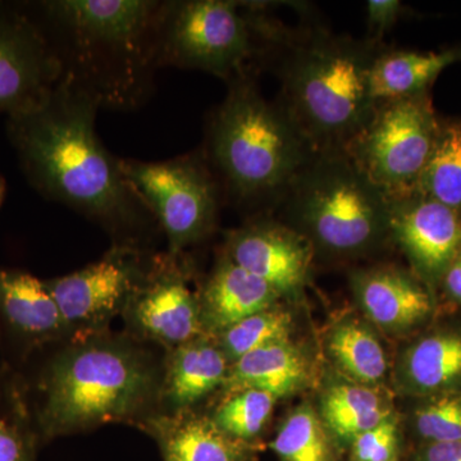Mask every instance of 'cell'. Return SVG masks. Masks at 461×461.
I'll list each match as a JSON object with an SVG mask.
<instances>
[{
	"instance_id": "6",
	"label": "cell",
	"mask_w": 461,
	"mask_h": 461,
	"mask_svg": "<svg viewBox=\"0 0 461 461\" xmlns=\"http://www.w3.org/2000/svg\"><path fill=\"white\" fill-rule=\"evenodd\" d=\"M281 202L291 229L332 256H357L390 233L386 194L345 153L315 154Z\"/></svg>"
},
{
	"instance_id": "33",
	"label": "cell",
	"mask_w": 461,
	"mask_h": 461,
	"mask_svg": "<svg viewBox=\"0 0 461 461\" xmlns=\"http://www.w3.org/2000/svg\"><path fill=\"white\" fill-rule=\"evenodd\" d=\"M417 461H461V439L444 444H427Z\"/></svg>"
},
{
	"instance_id": "1",
	"label": "cell",
	"mask_w": 461,
	"mask_h": 461,
	"mask_svg": "<svg viewBox=\"0 0 461 461\" xmlns=\"http://www.w3.org/2000/svg\"><path fill=\"white\" fill-rule=\"evenodd\" d=\"M98 103L59 81L41 102L8 115L7 135L23 175L45 199L68 206L118 236L139 244L144 230H160L96 133Z\"/></svg>"
},
{
	"instance_id": "28",
	"label": "cell",
	"mask_w": 461,
	"mask_h": 461,
	"mask_svg": "<svg viewBox=\"0 0 461 461\" xmlns=\"http://www.w3.org/2000/svg\"><path fill=\"white\" fill-rule=\"evenodd\" d=\"M290 327V314L272 306L222 330L218 346L232 364L257 348L284 341L287 339Z\"/></svg>"
},
{
	"instance_id": "16",
	"label": "cell",
	"mask_w": 461,
	"mask_h": 461,
	"mask_svg": "<svg viewBox=\"0 0 461 461\" xmlns=\"http://www.w3.org/2000/svg\"><path fill=\"white\" fill-rule=\"evenodd\" d=\"M354 287L366 313L384 329H411L432 311V299L426 287L393 267L357 273Z\"/></svg>"
},
{
	"instance_id": "22",
	"label": "cell",
	"mask_w": 461,
	"mask_h": 461,
	"mask_svg": "<svg viewBox=\"0 0 461 461\" xmlns=\"http://www.w3.org/2000/svg\"><path fill=\"white\" fill-rule=\"evenodd\" d=\"M403 375L418 393H459L461 330H438L418 339L405 355Z\"/></svg>"
},
{
	"instance_id": "31",
	"label": "cell",
	"mask_w": 461,
	"mask_h": 461,
	"mask_svg": "<svg viewBox=\"0 0 461 461\" xmlns=\"http://www.w3.org/2000/svg\"><path fill=\"white\" fill-rule=\"evenodd\" d=\"M399 438L395 421H382L353 439L355 461H396Z\"/></svg>"
},
{
	"instance_id": "27",
	"label": "cell",
	"mask_w": 461,
	"mask_h": 461,
	"mask_svg": "<svg viewBox=\"0 0 461 461\" xmlns=\"http://www.w3.org/2000/svg\"><path fill=\"white\" fill-rule=\"evenodd\" d=\"M281 461H330L332 447L323 424L311 408L290 415L272 442Z\"/></svg>"
},
{
	"instance_id": "32",
	"label": "cell",
	"mask_w": 461,
	"mask_h": 461,
	"mask_svg": "<svg viewBox=\"0 0 461 461\" xmlns=\"http://www.w3.org/2000/svg\"><path fill=\"white\" fill-rule=\"evenodd\" d=\"M366 26L372 36L381 41L384 33L390 32L402 16L403 5L399 0H371L366 5Z\"/></svg>"
},
{
	"instance_id": "17",
	"label": "cell",
	"mask_w": 461,
	"mask_h": 461,
	"mask_svg": "<svg viewBox=\"0 0 461 461\" xmlns=\"http://www.w3.org/2000/svg\"><path fill=\"white\" fill-rule=\"evenodd\" d=\"M278 296L268 284L224 256L199 297L203 330L220 335L232 324L272 308Z\"/></svg>"
},
{
	"instance_id": "9",
	"label": "cell",
	"mask_w": 461,
	"mask_h": 461,
	"mask_svg": "<svg viewBox=\"0 0 461 461\" xmlns=\"http://www.w3.org/2000/svg\"><path fill=\"white\" fill-rule=\"evenodd\" d=\"M439 120L429 93L377 103L375 114L344 153L387 198L417 190Z\"/></svg>"
},
{
	"instance_id": "13",
	"label": "cell",
	"mask_w": 461,
	"mask_h": 461,
	"mask_svg": "<svg viewBox=\"0 0 461 461\" xmlns=\"http://www.w3.org/2000/svg\"><path fill=\"white\" fill-rule=\"evenodd\" d=\"M388 217L391 235L418 272L441 281L461 250V212L412 191L388 198Z\"/></svg>"
},
{
	"instance_id": "2",
	"label": "cell",
	"mask_w": 461,
	"mask_h": 461,
	"mask_svg": "<svg viewBox=\"0 0 461 461\" xmlns=\"http://www.w3.org/2000/svg\"><path fill=\"white\" fill-rule=\"evenodd\" d=\"M162 0L23 2L47 39L60 80L100 109L132 112L153 95Z\"/></svg>"
},
{
	"instance_id": "14",
	"label": "cell",
	"mask_w": 461,
	"mask_h": 461,
	"mask_svg": "<svg viewBox=\"0 0 461 461\" xmlns=\"http://www.w3.org/2000/svg\"><path fill=\"white\" fill-rule=\"evenodd\" d=\"M224 256L286 295L305 284L313 249L290 226L256 220L230 233Z\"/></svg>"
},
{
	"instance_id": "34",
	"label": "cell",
	"mask_w": 461,
	"mask_h": 461,
	"mask_svg": "<svg viewBox=\"0 0 461 461\" xmlns=\"http://www.w3.org/2000/svg\"><path fill=\"white\" fill-rule=\"evenodd\" d=\"M446 293L461 303V250L446 269L441 278Z\"/></svg>"
},
{
	"instance_id": "26",
	"label": "cell",
	"mask_w": 461,
	"mask_h": 461,
	"mask_svg": "<svg viewBox=\"0 0 461 461\" xmlns=\"http://www.w3.org/2000/svg\"><path fill=\"white\" fill-rule=\"evenodd\" d=\"M330 351L342 371L363 384H375L386 373L384 348L362 324L339 326L330 335Z\"/></svg>"
},
{
	"instance_id": "4",
	"label": "cell",
	"mask_w": 461,
	"mask_h": 461,
	"mask_svg": "<svg viewBox=\"0 0 461 461\" xmlns=\"http://www.w3.org/2000/svg\"><path fill=\"white\" fill-rule=\"evenodd\" d=\"M32 411L39 439L108 423H132L162 393V379L141 348L99 335L78 339L51 357L36 384Z\"/></svg>"
},
{
	"instance_id": "3",
	"label": "cell",
	"mask_w": 461,
	"mask_h": 461,
	"mask_svg": "<svg viewBox=\"0 0 461 461\" xmlns=\"http://www.w3.org/2000/svg\"><path fill=\"white\" fill-rule=\"evenodd\" d=\"M281 107L317 154L344 153L369 123L377 102L371 72L384 45L314 29L278 36Z\"/></svg>"
},
{
	"instance_id": "5",
	"label": "cell",
	"mask_w": 461,
	"mask_h": 461,
	"mask_svg": "<svg viewBox=\"0 0 461 461\" xmlns=\"http://www.w3.org/2000/svg\"><path fill=\"white\" fill-rule=\"evenodd\" d=\"M227 85L206 123V159L230 202L247 208L281 202L317 153L280 103L264 98L254 74Z\"/></svg>"
},
{
	"instance_id": "29",
	"label": "cell",
	"mask_w": 461,
	"mask_h": 461,
	"mask_svg": "<svg viewBox=\"0 0 461 461\" xmlns=\"http://www.w3.org/2000/svg\"><path fill=\"white\" fill-rule=\"evenodd\" d=\"M276 397L258 390H242L230 393L215 411V426L239 441L250 442L262 432L271 418Z\"/></svg>"
},
{
	"instance_id": "25",
	"label": "cell",
	"mask_w": 461,
	"mask_h": 461,
	"mask_svg": "<svg viewBox=\"0 0 461 461\" xmlns=\"http://www.w3.org/2000/svg\"><path fill=\"white\" fill-rule=\"evenodd\" d=\"M39 441L25 390L14 379L0 381V461H38Z\"/></svg>"
},
{
	"instance_id": "35",
	"label": "cell",
	"mask_w": 461,
	"mask_h": 461,
	"mask_svg": "<svg viewBox=\"0 0 461 461\" xmlns=\"http://www.w3.org/2000/svg\"><path fill=\"white\" fill-rule=\"evenodd\" d=\"M5 193H7V182H5V177L0 175V206H2L3 202H5Z\"/></svg>"
},
{
	"instance_id": "7",
	"label": "cell",
	"mask_w": 461,
	"mask_h": 461,
	"mask_svg": "<svg viewBox=\"0 0 461 461\" xmlns=\"http://www.w3.org/2000/svg\"><path fill=\"white\" fill-rule=\"evenodd\" d=\"M266 5L235 0H165L157 27V65L195 69L227 84L254 74L278 27Z\"/></svg>"
},
{
	"instance_id": "30",
	"label": "cell",
	"mask_w": 461,
	"mask_h": 461,
	"mask_svg": "<svg viewBox=\"0 0 461 461\" xmlns=\"http://www.w3.org/2000/svg\"><path fill=\"white\" fill-rule=\"evenodd\" d=\"M415 427L427 444L461 439V393H442L415 414Z\"/></svg>"
},
{
	"instance_id": "21",
	"label": "cell",
	"mask_w": 461,
	"mask_h": 461,
	"mask_svg": "<svg viewBox=\"0 0 461 461\" xmlns=\"http://www.w3.org/2000/svg\"><path fill=\"white\" fill-rule=\"evenodd\" d=\"M306 377L304 357L284 339L257 348L230 364L222 387L230 393L263 391L277 399L294 393Z\"/></svg>"
},
{
	"instance_id": "20",
	"label": "cell",
	"mask_w": 461,
	"mask_h": 461,
	"mask_svg": "<svg viewBox=\"0 0 461 461\" xmlns=\"http://www.w3.org/2000/svg\"><path fill=\"white\" fill-rule=\"evenodd\" d=\"M461 62V45L439 51L395 50L382 48L371 72L375 102L429 94L437 77Z\"/></svg>"
},
{
	"instance_id": "15",
	"label": "cell",
	"mask_w": 461,
	"mask_h": 461,
	"mask_svg": "<svg viewBox=\"0 0 461 461\" xmlns=\"http://www.w3.org/2000/svg\"><path fill=\"white\" fill-rule=\"evenodd\" d=\"M0 324L29 350L68 336L44 280L21 269L0 268Z\"/></svg>"
},
{
	"instance_id": "10",
	"label": "cell",
	"mask_w": 461,
	"mask_h": 461,
	"mask_svg": "<svg viewBox=\"0 0 461 461\" xmlns=\"http://www.w3.org/2000/svg\"><path fill=\"white\" fill-rule=\"evenodd\" d=\"M153 257L138 245L114 244L80 271L44 280L74 341L104 335L115 315L124 313Z\"/></svg>"
},
{
	"instance_id": "11",
	"label": "cell",
	"mask_w": 461,
	"mask_h": 461,
	"mask_svg": "<svg viewBox=\"0 0 461 461\" xmlns=\"http://www.w3.org/2000/svg\"><path fill=\"white\" fill-rule=\"evenodd\" d=\"M123 314L142 338L168 350L202 336L199 297L189 286L184 256H154Z\"/></svg>"
},
{
	"instance_id": "12",
	"label": "cell",
	"mask_w": 461,
	"mask_h": 461,
	"mask_svg": "<svg viewBox=\"0 0 461 461\" xmlns=\"http://www.w3.org/2000/svg\"><path fill=\"white\" fill-rule=\"evenodd\" d=\"M60 80L47 39L21 3L0 2V113L41 102Z\"/></svg>"
},
{
	"instance_id": "8",
	"label": "cell",
	"mask_w": 461,
	"mask_h": 461,
	"mask_svg": "<svg viewBox=\"0 0 461 461\" xmlns=\"http://www.w3.org/2000/svg\"><path fill=\"white\" fill-rule=\"evenodd\" d=\"M124 177L168 241L171 257L213 232L224 195L202 148L162 162L120 158Z\"/></svg>"
},
{
	"instance_id": "18",
	"label": "cell",
	"mask_w": 461,
	"mask_h": 461,
	"mask_svg": "<svg viewBox=\"0 0 461 461\" xmlns=\"http://www.w3.org/2000/svg\"><path fill=\"white\" fill-rule=\"evenodd\" d=\"M157 439L165 461H249L250 442L222 432L209 418L186 411L172 412L145 421Z\"/></svg>"
},
{
	"instance_id": "24",
	"label": "cell",
	"mask_w": 461,
	"mask_h": 461,
	"mask_svg": "<svg viewBox=\"0 0 461 461\" xmlns=\"http://www.w3.org/2000/svg\"><path fill=\"white\" fill-rule=\"evenodd\" d=\"M321 414L335 435L351 441L390 418V411L377 391L348 384L327 391Z\"/></svg>"
},
{
	"instance_id": "23",
	"label": "cell",
	"mask_w": 461,
	"mask_h": 461,
	"mask_svg": "<svg viewBox=\"0 0 461 461\" xmlns=\"http://www.w3.org/2000/svg\"><path fill=\"white\" fill-rule=\"evenodd\" d=\"M415 191L461 212V118L439 120L435 147Z\"/></svg>"
},
{
	"instance_id": "19",
	"label": "cell",
	"mask_w": 461,
	"mask_h": 461,
	"mask_svg": "<svg viewBox=\"0 0 461 461\" xmlns=\"http://www.w3.org/2000/svg\"><path fill=\"white\" fill-rule=\"evenodd\" d=\"M230 362L220 346L198 339L169 350L160 396L172 412L187 411L194 403L222 387Z\"/></svg>"
}]
</instances>
